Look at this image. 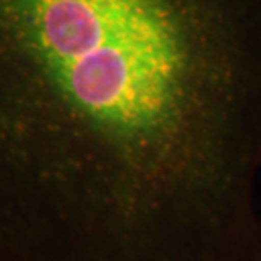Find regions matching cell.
<instances>
[{
	"label": "cell",
	"instance_id": "obj_1",
	"mask_svg": "<svg viewBox=\"0 0 261 261\" xmlns=\"http://www.w3.org/2000/svg\"><path fill=\"white\" fill-rule=\"evenodd\" d=\"M259 172L261 0H0V261H187Z\"/></svg>",
	"mask_w": 261,
	"mask_h": 261
}]
</instances>
